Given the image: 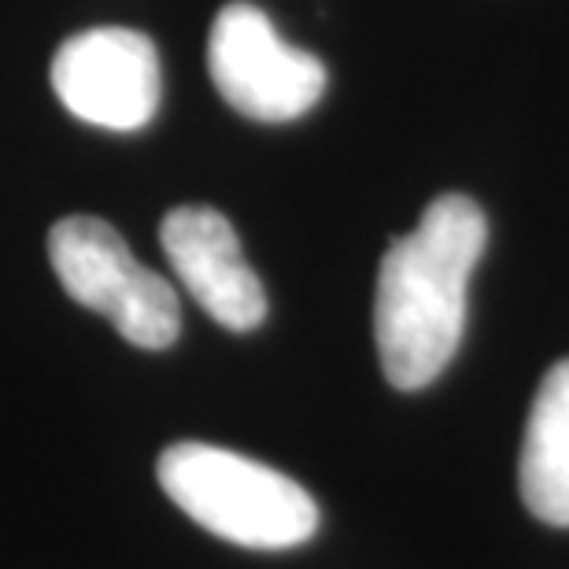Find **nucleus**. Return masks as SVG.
<instances>
[{
	"mask_svg": "<svg viewBox=\"0 0 569 569\" xmlns=\"http://www.w3.org/2000/svg\"><path fill=\"white\" fill-rule=\"evenodd\" d=\"M488 241L485 211L462 192L437 197L381 259L373 337L392 389L418 392L448 370L466 329V292Z\"/></svg>",
	"mask_w": 569,
	"mask_h": 569,
	"instance_id": "obj_1",
	"label": "nucleus"
},
{
	"mask_svg": "<svg viewBox=\"0 0 569 569\" xmlns=\"http://www.w3.org/2000/svg\"><path fill=\"white\" fill-rule=\"evenodd\" d=\"M170 503L214 537L252 551H284L318 529V507L292 477L214 443L181 440L159 455Z\"/></svg>",
	"mask_w": 569,
	"mask_h": 569,
	"instance_id": "obj_2",
	"label": "nucleus"
},
{
	"mask_svg": "<svg viewBox=\"0 0 569 569\" xmlns=\"http://www.w3.org/2000/svg\"><path fill=\"white\" fill-rule=\"evenodd\" d=\"M49 259L67 296L104 315L133 348L163 351L178 340L181 307L174 284L141 267L111 222L89 214L56 222L49 233Z\"/></svg>",
	"mask_w": 569,
	"mask_h": 569,
	"instance_id": "obj_3",
	"label": "nucleus"
},
{
	"mask_svg": "<svg viewBox=\"0 0 569 569\" xmlns=\"http://www.w3.org/2000/svg\"><path fill=\"white\" fill-rule=\"evenodd\" d=\"M208 71L233 111L259 122H292L326 93V67L274 30L267 11L233 0L211 22Z\"/></svg>",
	"mask_w": 569,
	"mask_h": 569,
	"instance_id": "obj_4",
	"label": "nucleus"
},
{
	"mask_svg": "<svg viewBox=\"0 0 569 569\" xmlns=\"http://www.w3.org/2000/svg\"><path fill=\"white\" fill-rule=\"evenodd\" d=\"M159 52L138 30L97 27L74 33L52 60V89L74 119L133 133L159 108Z\"/></svg>",
	"mask_w": 569,
	"mask_h": 569,
	"instance_id": "obj_5",
	"label": "nucleus"
},
{
	"mask_svg": "<svg viewBox=\"0 0 569 569\" xmlns=\"http://www.w3.org/2000/svg\"><path fill=\"white\" fill-rule=\"evenodd\" d=\"M159 241L186 292L222 329L252 333L256 326H263L267 289L248 267L237 230L222 211L203 203L174 208L159 226Z\"/></svg>",
	"mask_w": 569,
	"mask_h": 569,
	"instance_id": "obj_6",
	"label": "nucleus"
},
{
	"mask_svg": "<svg viewBox=\"0 0 569 569\" xmlns=\"http://www.w3.org/2000/svg\"><path fill=\"white\" fill-rule=\"evenodd\" d=\"M518 485L529 515L569 529V359L543 373L532 400Z\"/></svg>",
	"mask_w": 569,
	"mask_h": 569,
	"instance_id": "obj_7",
	"label": "nucleus"
}]
</instances>
